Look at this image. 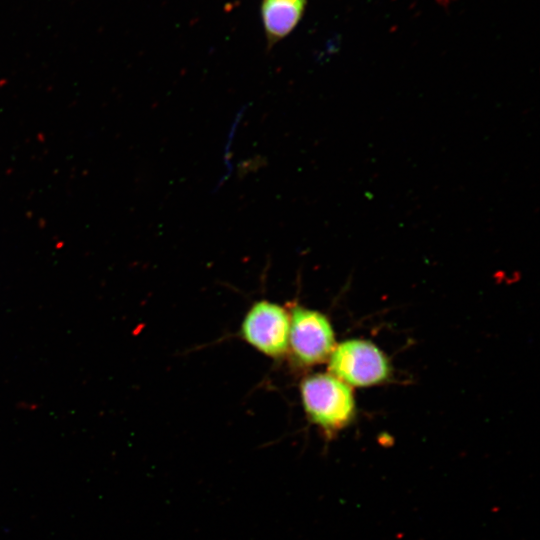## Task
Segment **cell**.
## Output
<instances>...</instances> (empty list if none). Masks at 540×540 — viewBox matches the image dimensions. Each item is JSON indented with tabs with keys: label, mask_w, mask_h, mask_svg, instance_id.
Listing matches in <instances>:
<instances>
[{
	"label": "cell",
	"mask_w": 540,
	"mask_h": 540,
	"mask_svg": "<svg viewBox=\"0 0 540 540\" xmlns=\"http://www.w3.org/2000/svg\"><path fill=\"white\" fill-rule=\"evenodd\" d=\"M301 400L308 419L332 436L355 418L352 387L330 373H316L303 379Z\"/></svg>",
	"instance_id": "obj_1"
},
{
	"label": "cell",
	"mask_w": 540,
	"mask_h": 540,
	"mask_svg": "<svg viewBox=\"0 0 540 540\" xmlns=\"http://www.w3.org/2000/svg\"><path fill=\"white\" fill-rule=\"evenodd\" d=\"M328 369L350 387L382 384L392 374L391 364L383 351L362 339H350L336 345L328 359Z\"/></svg>",
	"instance_id": "obj_2"
},
{
	"label": "cell",
	"mask_w": 540,
	"mask_h": 540,
	"mask_svg": "<svg viewBox=\"0 0 540 540\" xmlns=\"http://www.w3.org/2000/svg\"><path fill=\"white\" fill-rule=\"evenodd\" d=\"M289 344L294 359L303 366L327 361L336 346L329 319L322 313L296 306L290 317Z\"/></svg>",
	"instance_id": "obj_3"
},
{
	"label": "cell",
	"mask_w": 540,
	"mask_h": 540,
	"mask_svg": "<svg viewBox=\"0 0 540 540\" xmlns=\"http://www.w3.org/2000/svg\"><path fill=\"white\" fill-rule=\"evenodd\" d=\"M290 318L281 306L256 302L247 312L241 326L243 338L263 354L278 358L289 345Z\"/></svg>",
	"instance_id": "obj_4"
},
{
	"label": "cell",
	"mask_w": 540,
	"mask_h": 540,
	"mask_svg": "<svg viewBox=\"0 0 540 540\" xmlns=\"http://www.w3.org/2000/svg\"><path fill=\"white\" fill-rule=\"evenodd\" d=\"M308 0H261V19L271 48L287 37L301 20Z\"/></svg>",
	"instance_id": "obj_5"
}]
</instances>
